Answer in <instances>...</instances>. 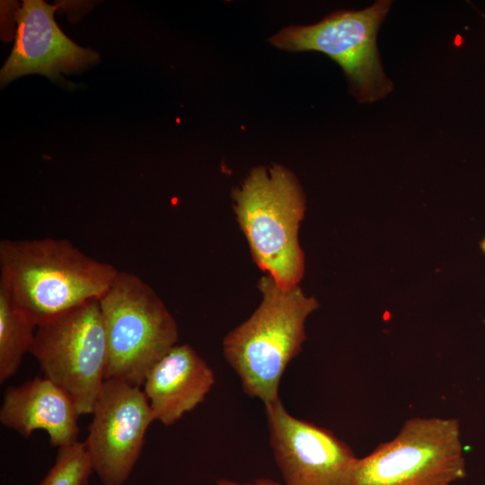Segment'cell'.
I'll return each mask as SVG.
<instances>
[{
    "label": "cell",
    "instance_id": "cell-14",
    "mask_svg": "<svg viewBox=\"0 0 485 485\" xmlns=\"http://www.w3.org/2000/svg\"><path fill=\"white\" fill-rule=\"evenodd\" d=\"M93 472L84 443L58 448L54 465L39 485H86Z\"/></svg>",
    "mask_w": 485,
    "mask_h": 485
},
{
    "label": "cell",
    "instance_id": "cell-16",
    "mask_svg": "<svg viewBox=\"0 0 485 485\" xmlns=\"http://www.w3.org/2000/svg\"><path fill=\"white\" fill-rule=\"evenodd\" d=\"M481 250L485 252V238L480 243Z\"/></svg>",
    "mask_w": 485,
    "mask_h": 485
},
{
    "label": "cell",
    "instance_id": "cell-2",
    "mask_svg": "<svg viewBox=\"0 0 485 485\" xmlns=\"http://www.w3.org/2000/svg\"><path fill=\"white\" fill-rule=\"evenodd\" d=\"M261 301L223 340L224 356L243 392L263 404L278 400L281 377L306 340L305 321L319 307L301 287H283L270 276L258 283Z\"/></svg>",
    "mask_w": 485,
    "mask_h": 485
},
{
    "label": "cell",
    "instance_id": "cell-10",
    "mask_svg": "<svg viewBox=\"0 0 485 485\" xmlns=\"http://www.w3.org/2000/svg\"><path fill=\"white\" fill-rule=\"evenodd\" d=\"M56 6L26 0L15 10V42L0 72L1 84L29 74L54 80L60 73L82 70L99 61V54L68 39L54 19Z\"/></svg>",
    "mask_w": 485,
    "mask_h": 485
},
{
    "label": "cell",
    "instance_id": "cell-8",
    "mask_svg": "<svg viewBox=\"0 0 485 485\" xmlns=\"http://www.w3.org/2000/svg\"><path fill=\"white\" fill-rule=\"evenodd\" d=\"M84 442L93 472L103 485H122L130 475L154 420L140 387L105 379Z\"/></svg>",
    "mask_w": 485,
    "mask_h": 485
},
{
    "label": "cell",
    "instance_id": "cell-6",
    "mask_svg": "<svg viewBox=\"0 0 485 485\" xmlns=\"http://www.w3.org/2000/svg\"><path fill=\"white\" fill-rule=\"evenodd\" d=\"M30 353L49 379L92 414L105 380L106 333L98 298L89 299L39 325Z\"/></svg>",
    "mask_w": 485,
    "mask_h": 485
},
{
    "label": "cell",
    "instance_id": "cell-5",
    "mask_svg": "<svg viewBox=\"0 0 485 485\" xmlns=\"http://www.w3.org/2000/svg\"><path fill=\"white\" fill-rule=\"evenodd\" d=\"M392 1L379 0L363 10L336 11L311 25H290L270 38L288 51L326 54L342 68L352 95L360 103L386 97L392 82L385 75L376 46L378 30Z\"/></svg>",
    "mask_w": 485,
    "mask_h": 485
},
{
    "label": "cell",
    "instance_id": "cell-4",
    "mask_svg": "<svg viewBox=\"0 0 485 485\" xmlns=\"http://www.w3.org/2000/svg\"><path fill=\"white\" fill-rule=\"evenodd\" d=\"M99 301L108 348L105 379L140 387L177 344V322L154 289L131 272L119 271Z\"/></svg>",
    "mask_w": 485,
    "mask_h": 485
},
{
    "label": "cell",
    "instance_id": "cell-13",
    "mask_svg": "<svg viewBox=\"0 0 485 485\" xmlns=\"http://www.w3.org/2000/svg\"><path fill=\"white\" fill-rule=\"evenodd\" d=\"M36 328L0 287V383L17 372L30 352Z\"/></svg>",
    "mask_w": 485,
    "mask_h": 485
},
{
    "label": "cell",
    "instance_id": "cell-11",
    "mask_svg": "<svg viewBox=\"0 0 485 485\" xmlns=\"http://www.w3.org/2000/svg\"><path fill=\"white\" fill-rule=\"evenodd\" d=\"M81 416L71 397L46 377H34L5 390L0 422L24 437L37 429L48 434L52 446L77 442Z\"/></svg>",
    "mask_w": 485,
    "mask_h": 485
},
{
    "label": "cell",
    "instance_id": "cell-9",
    "mask_svg": "<svg viewBox=\"0 0 485 485\" xmlns=\"http://www.w3.org/2000/svg\"><path fill=\"white\" fill-rule=\"evenodd\" d=\"M270 445L285 485H353L358 459L331 430L265 404Z\"/></svg>",
    "mask_w": 485,
    "mask_h": 485
},
{
    "label": "cell",
    "instance_id": "cell-3",
    "mask_svg": "<svg viewBox=\"0 0 485 485\" xmlns=\"http://www.w3.org/2000/svg\"><path fill=\"white\" fill-rule=\"evenodd\" d=\"M232 198L254 262L279 285L298 286L304 272L298 230L305 198L295 175L278 164L256 167Z\"/></svg>",
    "mask_w": 485,
    "mask_h": 485
},
{
    "label": "cell",
    "instance_id": "cell-12",
    "mask_svg": "<svg viewBox=\"0 0 485 485\" xmlns=\"http://www.w3.org/2000/svg\"><path fill=\"white\" fill-rule=\"evenodd\" d=\"M215 374L188 344H176L148 372L144 392L154 420L171 426L203 402Z\"/></svg>",
    "mask_w": 485,
    "mask_h": 485
},
{
    "label": "cell",
    "instance_id": "cell-17",
    "mask_svg": "<svg viewBox=\"0 0 485 485\" xmlns=\"http://www.w3.org/2000/svg\"><path fill=\"white\" fill-rule=\"evenodd\" d=\"M484 323H485V320H484Z\"/></svg>",
    "mask_w": 485,
    "mask_h": 485
},
{
    "label": "cell",
    "instance_id": "cell-15",
    "mask_svg": "<svg viewBox=\"0 0 485 485\" xmlns=\"http://www.w3.org/2000/svg\"><path fill=\"white\" fill-rule=\"evenodd\" d=\"M216 485H285L270 479H258L251 482H238L227 479L217 480Z\"/></svg>",
    "mask_w": 485,
    "mask_h": 485
},
{
    "label": "cell",
    "instance_id": "cell-1",
    "mask_svg": "<svg viewBox=\"0 0 485 485\" xmlns=\"http://www.w3.org/2000/svg\"><path fill=\"white\" fill-rule=\"evenodd\" d=\"M119 271L66 239L0 241V287L36 327L100 299Z\"/></svg>",
    "mask_w": 485,
    "mask_h": 485
},
{
    "label": "cell",
    "instance_id": "cell-7",
    "mask_svg": "<svg viewBox=\"0 0 485 485\" xmlns=\"http://www.w3.org/2000/svg\"><path fill=\"white\" fill-rule=\"evenodd\" d=\"M465 476L459 420L415 417L358 459L353 485H453Z\"/></svg>",
    "mask_w": 485,
    "mask_h": 485
}]
</instances>
